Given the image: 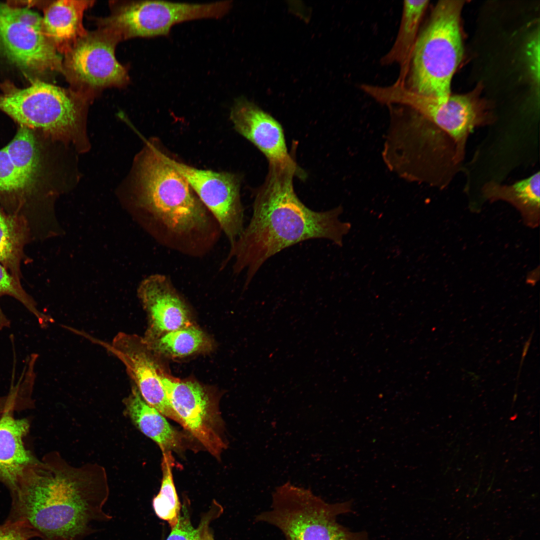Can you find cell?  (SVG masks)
I'll use <instances>...</instances> for the list:
<instances>
[{
    "label": "cell",
    "mask_w": 540,
    "mask_h": 540,
    "mask_svg": "<svg viewBox=\"0 0 540 540\" xmlns=\"http://www.w3.org/2000/svg\"><path fill=\"white\" fill-rule=\"evenodd\" d=\"M10 492L6 519L26 522L42 540H82L112 518L104 510L110 493L105 469L72 466L56 452L26 468Z\"/></svg>",
    "instance_id": "6da1fadb"
},
{
    "label": "cell",
    "mask_w": 540,
    "mask_h": 540,
    "mask_svg": "<svg viewBox=\"0 0 540 540\" xmlns=\"http://www.w3.org/2000/svg\"><path fill=\"white\" fill-rule=\"evenodd\" d=\"M300 172L294 160L269 162L264 183L255 193L250 222L230 245L220 268L232 260L234 274L246 272L245 288L266 260L283 250L316 238L342 246L352 228L339 220L342 206L316 212L301 202L293 186L294 176Z\"/></svg>",
    "instance_id": "7a4b0ae2"
},
{
    "label": "cell",
    "mask_w": 540,
    "mask_h": 540,
    "mask_svg": "<svg viewBox=\"0 0 540 540\" xmlns=\"http://www.w3.org/2000/svg\"><path fill=\"white\" fill-rule=\"evenodd\" d=\"M132 216L160 244L182 254L204 256L222 230L168 155L150 144L140 162Z\"/></svg>",
    "instance_id": "3957f363"
},
{
    "label": "cell",
    "mask_w": 540,
    "mask_h": 540,
    "mask_svg": "<svg viewBox=\"0 0 540 540\" xmlns=\"http://www.w3.org/2000/svg\"><path fill=\"white\" fill-rule=\"evenodd\" d=\"M462 0H442L418 36L410 62V88L446 102L463 56L460 28Z\"/></svg>",
    "instance_id": "277c9868"
},
{
    "label": "cell",
    "mask_w": 540,
    "mask_h": 540,
    "mask_svg": "<svg viewBox=\"0 0 540 540\" xmlns=\"http://www.w3.org/2000/svg\"><path fill=\"white\" fill-rule=\"evenodd\" d=\"M272 500L256 522L277 528L286 540H369L366 532H352L337 522L339 515L352 511L351 500L328 503L290 481L275 489Z\"/></svg>",
    "instance_id": "5b68a950"
},
{
    "label": "cell",
    "mask_w": 540,
    "mask_h": 540,
    "mask_svg": "<svg viewBox=\"0 0 540 540\" xmlns=\"http://www.w3.org/2000/svg\"><path fill=\"white\" fill-rule=\"evenodd\" d=\"M80 110L77 96L72 92L42 81L24 88H8L0 94V110L18 126L54 138L73 136Z\"/></svg>",
    "instance_id": "8992f818"
},
{
    "label": "cell",
    "mask_w": 540,
    "mask_h": 540,
    "mask_svg": "<svg viewBox=\"0 0 540 540\" xmlns=\"http://www.w3.org/2000/svg\"><path fill=\"white\" fill-rule=\"evenodd\" d=\"M231 2L190 4L161 0L129 2L118 6L111 14L99 20L100 29L118 41L134 37L166 36L182 22L218 18L226 14Z\"/></svg>",
    "instance_id": "52a82bcc"
},
{
    "label": "cell",
    "mask_w": 540,
    "mask_h": 540,
    "mask_svg": "<svg viewBox=\"0 0 540 540\" xmlns=\"http://www.w3.org/2000/svg\"><path fill=\"white\" fill-rule=\"evenodd\" d=\"M0 52L24 70L62 72V58L44 32L42 18L28 8L0 4Z\"/></svg>",
    "instance_id": "ba28073f"
},
{
    "label": "cell",
    "mask_w": 540,
    "mask_h": 540,
    "mask_svg": "<svg viewBox=\"0 0 540 540\" xmlns=\"http://www.w3.org/2000/svg\"><path fill=\"white\" fill-rule=\"evenodd\" d=\"M168 160L213 216L230 245L233 244L244 228L239 178L230 172L198 169L168 156Z\"/></svg>",
    "instance_id": "9c48e42d"
},
{
    "label": "cell",
    "mask_w": 540,
    "mask_h": 540,
    "mask_svg": "<svg viewBox=\"0 0 540 540\" xmlns=\"http://www.w3.org/2000/svg\"><path fill=\"white\" fill-rule=\"evenodd\" d=\"M118 42L101 29L88 32L65 54L62 72L71 82L86 88L124 84L128 77L115 56Z\"/></svg>",
    "instance_id": "30bf717a"
},
{
    "label": "cell",
    "mask_w": 540,
    "mask_h": 540,
    "mask_svg": "<svg viewBox=\"0 0 540 540\" xmlns=\"http://www.w3.org/2000/svg\"><path fill=\"white\" fill-rule=\"evenodd\" d=\"M412 108L436 134L452 142L460 162L472 130L493 120L486 104L472 94L450 95L444 102L420 94L414 100Z\"/></svg>",
    "instance_id": "8fae6325"
},
{
    "label": "cell",
    "mask_w": 540,
    "mask_h": 540,
    "mask_svg": "<svg viewBox=\"0 0 540 540\" xmlns=\"http://www.w3.org/2000/svg\"><path fill=\"white\" fill-rule=\"evenodd\" d=\"M160 378L166 397L182 426L211 454L218 458L226 444L219 434V416L210 394L194 381L178 380L162 372Z\"/></svg>",
    "instance_id": "7c38bea8"
},
{
    "label": "cell",
    "mask_w": 540,
    "mask_h": 540,
    "mask_svg": "<svg viewBox=\"0 0 540 540\" xmlns=\"http://www.w3.org/2000/svg\"><path fill=\"white\" fill-rule=\"evenodd\" d=\"M103 344L123 363L145 402L163 416L182 426L180 418L166 397L161 382L160 368L143 338L120 332L111 344Z\"/></svg>",
    "instance_id": "4fadbf2b"
},
{
    "label": "cell",
    "mask_w": 540,
    "mask_h": 540,
    "mask_svg": "<svg viewBox=\"0 0 540 540\" xmlns=\"http://www.w3.org/2000/svg\"><path fill=\"white\" fill-rule=\"evenodd\" d=\"M137 294L148 320L144 340L192 325L187 304L168 276L156 273L146 277Z\"/></svg>",
    "instance_id": "5bb4252c"
},
{
    "label": "cell",
    "mask_w": 540,
    "mask_h": 540,
    "mask_svg": "<svg viewBox=\"0 0 540 540\" xmlns=\"http://www.w3.org/2000/svg\"><path fill=\"white\" fill-rule=\"evenodd\" d=\"M38 182L20 170L0 150V208L23 221L32 234L47 226L51 211L38 195Z\"/></svg>",
    "instance_id": "9a60e30c"
},
{
    "label": "cell",
    "mask_w": 540,
    "mask_h": 540,
    "mask_svg": "<svg viewBox=\"0 0 540 540\" xmlns=\"http://www.w3.org/2000/svg\"><path fill=\"white\" fill-rule=\"evenodd\" d=\"M230 118L237 132L254 144L268 162L289 163L294 160L288 153L280 124L244 96L236 98Z\"/></svg>",
    "instance_id": "2e32d148"
},
{
    "label": "cell",
    "mask_w": 540,
    "mask_h": 540,
    "mask_svg": "<svg viewBox=\"0 0 540 540\" xmlns=\"http://www.w3.org/2000/svg\"><path fill=\"white\" fill-rule=\"evenodd\" d=\"M14 412L8 410L0 416V482L10 490L24 470L39 460L24 442L30 420L15 418Z\"/></svg>",
    "instance_id": "e0dca14e"
},
{
    "label": "cell",
    "mask_w": 540,
    "mask_h": 540,
    "mask_svg": "<svg viewBox=\"0 0 540 540\" xmlns=\"http://www.w3.org/2000/svg\"><path fill=\"white\" fill-rule=\"evenodd\" d=\"M93 2L60 0L46 9L42 18L44 31L57 51L66 54L88 33L83 26V16Z\"/></svg>",
    "instance_id": "ac0fdd59"
},
{
    "label": "cell",
    "mask_w": 540,
    "mask_h": 540,
    "mask_svg": "<svg viewBox=\"0 0 540 540\" xmlns=\"http://www.w3.org/2000/svg\"><path fill=\"white\" fill-rule=\"evenodd\" d=\"M124 404L133 424L154 440L162 452H178L183 448V436L169 424L164 416L145 402L135 385L132 386Z\"/></svg>",
    "instance_id": "d6986e66"
},
{
    "label": "cell",
    "mask_w": 540,
    "mask_h": 540,
    "mask_svg": "<svg viewBox=\"0 0 540 540\" xmlns=\"http://www.w3.org/2000/svg\"><path fill=\"white\" fill-rule=\"evenodd\" d=\"M428 0H404L400 26L396 40L382 60V64L398 63L400 74L397 81L405 82L412 55L418 39V32Z\"/></svg>",
    "instance_id": "ffe728a7"
},
{
    "label": "cell",
    "mask_w": 540,
    "mask_h": 540,
    "mask_svg": "<svg viewBox=\"0 0 540 540\" xmlns=\"http://www.w3.org/2000/svg\"><path fill=\"white\" fill-rule=\"evenodd\" d=\"M32 240L26 224L0 208V264L21 282V265L29 260L26 246Z\"/></svg>",
    "instance_id": "44dd1931"
},
{
    "label": "cell",
    "mask_w": 540,
    "mask_h": 540,
    "mask_svg": "<svg viewBox=\"0 0 540 540\" xmlns=\"http://www.w3.org/2000/svg\"><path fill=\"white\" fill-rule=\"evenodd\" d=\"M540 172L510 185L494 182L485 184L483 195L491 200L507 201L517 208L528 220H538L540 214Z\"/></svg>",
    "instance_id": "7402d4cb"
},
{
    "label": "cell",
    "mask_w": 540,
    "mask_h": 540,
    "mask_svg": "<svg viewBox=\"0 0 540 540\" xmlns=\"http://www.w3.org/2000/svg\"><path fill=\"white\" fill-rule=\"evenodd\" d=\"M144 341L153 354L169 358L184 357L207 351L212 348L208 336L193 324Z\"/></svg>",
    "instance_id": "603a6c76"
},
{
    "label": "cell",
    "mask_w": 540,
    "mask_h": 540,
    "mask_svg": "<svg viewBox=\"0 0 540 540\" xmlns=\"http://www.w3.org/2000/svg\"><path fill=\"white\" fill-rule=\"evenodd\" d=\"M34 132L26 127L19 126L14 138L4 148L20 170L38 182L41 158Z\"/></svg>",
    "instance_id": "cb8c5ba5"
},
{
    "label": "cell",
    "mask_w": 540,
    "mask_h": 540,
    "mask_svg": "<svg viewBox=\"0 0 540 540\" xmlns=\"http://www.w3.org/2000/svg\"><path fill=\"white\" fill-rule=\"evenodd\" d=\"M174 465V458L172 452H162V478L160 489L152 500V506L156 515L166 520L172 528L177 524L180 515V504L172 476Z\"/></svg>",
    "instance_id": "d4e9b609"
},
{
    "label": "cell",
    "mask_w": 540,
    "mask_h": 540,
    "mask_svg": "<svg viewBox=\"0 0 540 540\" xmlns=\"http://www.w3.org/2000/svg\"><path fill=\"white\" fill-rule=\"evenodd\" d=\"M4 296L14 298L22 304L37 318L42 328L54 322L52 318L40 311L31 296L22 288L8 271L0 264V298ZM10 321L3 312L0 306V330L9 327Z\"/></svg>",
    "instance_id": "484cf974"
},
{
    "label": "cell",
    "mask_w": 540,
    "mask_h": 540,
    "mask_svg": "<svg viewBox=\"0 0 540 540\" xmlns=\"http://www.w3.org/2000/svg\"><path fill=\"white\" fill-rule=\"evenodd\" d=\"M40 534L26 522L6 519L0 524V540H30Z\"/></svg>",
    "instance_id": "4316f807"
},
{
    "label": "cell",
    "mask_w": 540,
    "mask_h": 540,
    "mask_svg": "<svg viewBox=\"0 0 540 540\" xmlns=\"http://www.w3.org/2000/svg\"><path fill=\"white\" fill-rule=\"evenodd\" d=\"M183 512L166 540H202L200 531L192 526L188 514Z\"/></svg>",
    "instance_id": "83f0119b"
},
{
    "label": "cell",
    "mask_w": 540,
    "mask_h": 540,
    "mask_svg": "<svg viewBox=\"0 0 540 540\" xmlns=\"http://www.w3.org/2000/svg\"><path fill=\"white\" fill-rule=\"evenodd\" d=\"M24 405L25 397L22 389L12 386L7 395L0 396V416L8 410H24Z\"/></svg>",
    "instance_id": "f1b7e54d"
},
{
    "label": "cell",
    "mask_w": 540,
    "mask_h": 540,
    "mask_svg": "<svg viewBox=\"0 0 540 540\" xmlns=\"http://www.w3.org/2000/svg\"><path fill=\"white\" fill-rule=\"evenodd\" d=\"M540 36L535 35L530 43L528 47V59L532 76L535 82L538 85L540 80Z\"/></svg>",
    "instance_id": "f546056e"
},
{
    "label": "cell",
    "mask_w": 540,
    "mask_h": 540,
    "mask_svg": "<svg viewBox=\"0 0 540 540\" xmlns=\"http://www.w3.org/2000/svg\"><path fill=\"white\" fill-rule=\"evenodd\" d=\"M208 540H212V538H210L208 539Z\"/></svg>",
    "instance_id": "4dcf8cb0"
},
{
    "label": "cell",
    "mask_w": 540,
    "mask_h": 540,
    "mask_svg": "<svg viewBox=\"0 0 540 540\" xmlns=\"http://www.w3.org/2000/svg\"></svg>",
    "instance_id": "1f68e13d"
}]
</instances>
